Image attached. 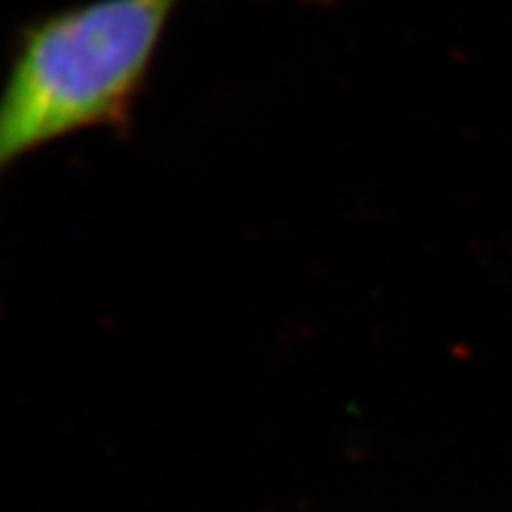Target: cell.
I'll list each match as a JSON object with an SVG mask.
<instances>
[{
	"label": "cell",
	"instance_id": "cell-1",
	"mask_svg": "<svg viewBox=\"0 0 512 512\" xmlns=\"http://www.w3.org/2000/svg\"><path fill=\"white\" fill-rule=\"evenodd\" d=\"M180 0H94L30 22L0 99V163L128 120Z\"/></svg>",
	"mask_w": 512,
	"mask_h": 512
}]
</instances>
